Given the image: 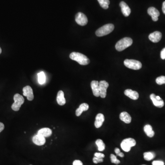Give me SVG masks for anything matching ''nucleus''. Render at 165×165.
<instances>
[{"label": "nucleus", "mask_w": 165, "mask_h": 165, "mask_svg": "<svg viewBox=\"0 0 165 165\" xmlns=\"http://www.w3.org/2000/svg\"><path fill=\"white\" fill-rule=\"evenodd\" d=\"M72 60L76 61L81 65H86L90 62L89 59L84 55L79 52H73L69 55Z\"/></svg>", "instance_id": "f257e3e1"}, {"label": "nucleus", "mask_w": 165, "mask_h": 165, "mask_svg": "<svg viewBox=\"0 0 165 165\" xmlns=\"http://www.w3.org/2000/svg\"><path fill=\"white\" fill-rule=\"evenodd\" d=\"M133 40L129 37H125L118 41L115 47L117 51H121L129 47L133 44Z\"/></svg>", "instance_id": "f03ea898"}, {"label": "nucleus", "mask_w": 165, "mask_h": 165, "mask_svg": "<svg viewBox=\"0 0 165 165\" xmlns=\"http://www.w3.org/2000/svg\"><path fill=\"white\" fill-rule=\"evenodd\" d=\"M114 25L111 24H107L98 29L95 32V34L98 37L104 36L109 34L114 30Z\"/></svg>", "instance_id": "7ed1b4c3"}, {"label": "nucleus", "mask_w": 165, "mask_h": 165, "mask_svg": "<svg viewBox=\"0 0 165 165\" xmlns=\"http://www.w3.org/2000/svg\"><path fill=\"white\" fill-rule=\"evenodd\" d=\"M136 145V142L134 139L131 138H125L121 143V147L125 152H129L132 147Z\"/></svg>", "instance_id": "20e7f679"}, {"label": "nucleus", "mask_w": 165, "mask_h": 165, "mask_svg": "<svg viewBox=\"0 0 165 165\" xmlns=\"http://www.w3.org/2000/svg\"><path fill=\"white\" fill-rule=\"evenodd\" d=\"M14 102L12 105V109L13 111H18L20 108L21 105L25 102V99L21 95L16 94L14 95Z\"/></svg>", "instance_id": "39448f33"}, {"label": "nucleus", "mask_w": 165, "mask_h": 165, "mask_svg": "<svg viewBox=\"0 0 165 165\" xmlns=\"http://www.w3.org/2000/svg\"><path fill=\"white\" fill-rule=\"evenodd\" d=\"M124 64L128 68L136 70L141 68L142 66L140 61L133 59H126L124 61Z\"/></svg>", "instance_id": "423d86ee"}, {"label": "nucleus", "mask_w": 165, "mask_h": 165, "mask_svg": "<svg viewBox=\"0 0 165 165\" xmlns=\"http://www.w3.org/2000/svg\"><path fill=\"white\" fill-rule=\"evenodd\" d=\"M109 86V84L107 81L102 80L99 82L100 95L102 98H105L107 96V91Z\"/></svg>", "instance_id": "0eeeda50"}, {"label": "nucleus", "mask_w": 165, "mask_h": 165, "mask_svg": "<svg viewBox=\"0 0 165 165\" xmlns=\"http://www.w3.org/2000/svg\"><path fill=\"white\" fill-rule=\"evenodd\" d=\"M75 21L78 25L81 26L86 25L88 22L86 16L80 12L76 15Z\"/></svg>", "instance_id": "6e6552de"}, {"label": "nucleus", "mask_w": 165, "mask_h": 165, "mask_svg": "<svg viewBox=\"0 0 165 165\" xmlns=\"http://www.w3.org/2000/svg\"><path fill=\"white\" fill-rule=\"evenodd\" d=\"M150 98L152 101L154 106L157 107L161 108L164 105V102L159 96H157L155 94H152L150 95Z\"/></svg>", "instance_id": "1a4fd4ad"}, {"label": "nucleus", "mask_w": 165, "mask_h": 165, "mask_svg": "<svg viewBox=\"0 0 165 165\" xmlns=\"http://www.w3.org/2000/svg\"><path fill=\"white\" fill-rule=\"evenodd\" d=\"M148 13L151 16L154 21L156 22L158 20V17L160 16V12L154 7H150L148 9Z\"/></svg>", "instance_id": "9d476101"}, {"label": "nucleus", "mask_w": 165, "mask_h": 165, "mask_svg": "<svg viewBox=\"0 0 165 165\" xmlns=\"http://www.w3.org/2000/svg\"><path fill=\"white\" fill-rule=\"evenodd\" d=\"M22 91H23V95L27 97L28 100L30 101L33 100L34 96L33 94V90L31 87L29 86H26L23 88Z\"/></svg>", "instance_id": "9b49d317"}, {"label": "nucleus", "mask_w": 165, "mask_h": 165, "mask_svg": "<svg viewBox=\"0 0 165 165\" xmlns=\"http://www.w3.org/2000/svg\"><path fill=\"white\" fill-rule=\"evenodd\" d=\"M161 38H162V34L159 31H155L150 34L149 36L150 40L154 43H157L160 41Z\"/></svg>", "instance_id": "f8f14e48"}, {"label": "nucleus", "mask_w": 165, "mask_h": 165, "mask_svg": "<svg viewBox=\"0 0 165 165\" xmlns=\"http://www.w3.org/2000/svg\"><path fill=\"white\" fill-rule=\"evenodd\" d=\"M33 143L39 146H41L46 143V139L44 137L36 134L32 138Z\"/></svg>", "instance_id": "ddd939ff"}, {"label": "nucleus", "mask_w": 165, "mask_h": 165, "mask_svg": "<svg viewBox=\"0 0 165 165\" xmlns=\"http://www.w3.org/2000/svg\"><path fill=\"white\" fill-rule=\"evenodd\" d=\"M91 87L93 91V95L96 97L100 96L99 90V82L95 80H93L91 83Z\"/></svg>", "instance_id": "4468645a"}, {"label": "nucleus", "mask_w": 165, "mask_h": 165, "mask_svg": "<svg viewBox=\"0 0 165 165\" xmlns=\"http://www.w3.org/2000/svg\"><path fill=\"white\" fill-rule=\"evenodd\" d=\"M120 6L121 8V11L125 17H128L131 13V9L128 5L124 1H121L120 3Z\"/></svg>", "instance_id": "2eb2a0df"}, {"label": "nucleus", "mask_w": 165, "mask_h": 165, "mask_svg": "<svg viewBox=\"0 0 165 165\" xmlns=\"http://www.w3.org/2000/svg\"><path fill=\"white\" fill-rule=\"evenodd\" d=\"M124 94L126 96L133 100H137L139 97V94L136 91H133L131 89H127L124 91Z\"/></svg>", "instance_id": "dca6fc26"}, {"label": "nucleus", "mask_w": 165, "mask_h": 165, "mask_svg": "<svg viewBox=\"0 0 165 165\" xmlns=\"http://www.w3.org/2000/svg\"><path fill=\"white\" fill-rule=\"evenodd\" d=\"M105 121L104 115L102 113H99L97 114L95 117V126L98 128L101 127Z\"/></svg>", "instance_id": "f3484780"}, {"label": "nucleus", "mask_w": 165, "mask_h": 165, "mask_svg": "<svg viewBox=\"0 0 165 165\" xmlns=\"http://www.w3.org/2000/svg\"><path fill=\"white\" fill-rule=\"evenodd\" d=\"M37 134L44 137H48L52 134V130L48 128H43L38 132Z\"/></svg>", "instance_id": "a211bd4d"}, {"label": "nucleus", "mask_w": 165, "mask_h": 165, "mask_svg": "<svg viewBox=\"0 0 165 165\" xmlns=\"http://www.w3.org/2000/svg\"><path fill=\"white\" fill-rule=\"evenodd\" d=\"M120 119L126 124H130L132 121L131 116L128 112H124L120 114Z\"/></svg>", "instance_id": "6ab92c4d"}, {"label": "nucleus", "mask_w": 165, "mask_h": 165, "mask_svg": "<svg viewBox=\"0 0 165 165\" xmlns=\"http://www.w3.org/2000/svg\"><path fill=\"white\" fill-rule=\"evenodd\" d=\"M88 108H89V105L88 104L85 103H82L79 105V107L77 109V110L76 111V116H80L83 112L87 111Z\"/></svg>", "instance_id": "aec40b11"}, {"label": "nucleus", "mask_w": 165, "mask_h": 165, "mask_svg": "<svg viewBox=\"0 0 165 165\" xmlns=\"http://www.w3.org/2000/svg\"><path fill=\"white\" fill-rule=\"evenodd\" d=\"M57 100L59 105H63L66 103V99L64 97V92L62 91H59L57 95Z\"/></svg>", "instance_id": "412c9836"}, {"label": "nucleus", "mask_w": 165, "mask_h": 165, "mask_svg": "<svg viewBox=\"0 0 165 165\" xmlns=\"http://www.w3.org/2000/svg\"><path fill=\"white\" fill-rule=\"evenodd\" d=\"M144 130L145 133H146L149 137L152 138L154 136V131L153 130L152 127H151L150 125H146L144 127Z\"/></svg>", "instance_id": "4be33fe9"}, {"label": "nucleus", "mask_w": 165, "mask_h": 165, "mask_svg": "<svg viewBox=\"0 0 165 165\" xmlns=\"http://www.w3.org/2000/svg\"><path fill=\"white\" fill-rule=\"evenodd\" d=\"M156 157V154L153 152H146L144 153V158L145 160L150 161Z\"/></svg>", "instance_id": "5701e85b"}, {"label": "nucleus", "mask_w": 165, "mask_h": 165, "mask_svg": "<svg viewBox=\"0 0 165 165\" xmlns=\"http://www.w3.org/2000/svg\"><path fill=\"white\" fill-rule=\"evenodd\" d=\"M95 144L97 145L98 150H99V151H103L105 149V145L104 142L100 139H98V140H96V141H95Z\"/></svg>", "instance_id": "b1692460"}, {"label": "nucleus", "mask_w": 165, "mask_h": 165, "mask_svg": "<svg viewBox=\"0 0 165 165\" xmlns=\"http://www.w3.org/2000/svg\"><path fill=\"white\" fill-rule=\"evenodd\" d=\"M100 6L104 9L108 8L109 5L110 4L109 0H97Z\"/></svg>", "instance_id": "393cba45"}, {"label": "nucleus", "mask_w": 165, "mask_h": 165, "mask_svg": "<svg viewBox=\"0 0 165 165\" xmlns=\"http://www.w3.org/2000/svg\"><path fill=\"white\" fill-rule=\"evenodd\" d=\"M38 82L39 84H44L46 81V76L43 72H41L38 74Z\"/></svg>", "instance_id": "a878e982"}, {"label": "nucleus", "mask_w": 165, "mask_h": 165, "mask_svg": "<svg viewBox=\"0 0 165 165\" xmlns=\"http://www.w3.org/2000/svg\"><path fill=\"white\" fill-rule=\"evenodd\" d=\"M156 83L159 85L165 84V76H161L156 79Z\"/></svg>", "instance_id": "bb28decb"}, {"label": "nucleus", "mask_w": 165, "mask_h": 165, "mask_svg": "<svg viewBox=\"0 0 165 165\" xmlns=\"http://www.w3.org/2000/svg\"><path fill=\"white\" fill-rule=\"evenodd\" d=\"M110 158H111L112 163H114V164H117V165L120 163V161L117 158L116 156H115L114 154H111V156H110Z\"/></svg>", "instance_id": "cd10ccee"}, {"label": "nucleus", "mask_w": 165, "mask_h": 165, "mask_svg": "<svg viewBox=\"0 0 165 165\" xmlns=\"http://www.w3.org/2000/svg\"><path fill=\"white\" fill-rule=\"evenodd\" d=\"M93 162L95 164H97L98 163H100L103 161V158H99L94 157L93 159Z\"/></svg>", "instance_id": "c85d7f7f"}, {"label": "nucleus", "mask_w": 165, "mask_h": 165, "mask_svg": "<svg viewBox=\"0 0 165 165\" xmlns=\"http://www.w3.org/2000/svg\"><path fill=\"white\" fill-rule=\"evenodd\" d=\"M152 165H164V162L161 161H154L152 163Z\"/></svg>", "instance_id": "c756f323"}, {"label": "nucleus", "mask_w": 165, "mask_h": 165, "mask_svg": "<svg viewBox=\"0 0 165 165\" xmlns=\"http://www.w3.org/2000/svg\"><path fill=\"white\" fill-rule=\"evenodd\" d=\"M95 157L99 158H103L105 157V154H104L100 153H95L94 154Z\"/></svg>", "instance_id": "7c9ffc66"}, {"label": "nucleus", "mask_w": 165, "mask_h": 165, "mask_svg": "<svg viewBox=\"0 0 165 165\" xmlns=\"http://www.w3.org/2000/svg\"><path fill=\"white\" fill-rule=\"evenodd\" d=\"M161 58L162 60L165 59V47L162 49L161 52Z\"/></svg>", "instance_id": "2f4dec72"}, {"label": "nucleus", "mask_w": 165, "mask_h": 165, "mask_svg": "<svg viewBox=\"0 0 165 165\" xmlns=\"http://www.w3.org/2000/svg\"><path fill=\"white\" fill-rule=\"evenodd\" d=\"M72 164L73 165H83L82 161L80 160H75Z\"/></svg>", "instance_id": "473e14b6"}, {"label": "nucleus", "mask_w": 165, "mask_h": 165, "mask_svg": "<svg viewBox=\"0 0 165 165\" xmlns=\"http://www.w3.org/2000/svg\"><path fill=\"white\" fill-rule=\"evenodd\" d=\"M4 125L3 123L0 122V133L4 129Z\"/></svg>", "instance_id": "72a5a7b5"}, {"label": "nucleus", "mask_w": 165, "mask_h": 165, "mask_svg": "<svg viewBox=\"0 0 165 165\" xmlns=\"http://www.w3.org/2000/svg\"><path fill=\"white\" fill-rule=\"evenodd\" d=\"M162 10L163 13L165 14V1H164L162 4Z\"/></svg>", "instance_id": "f704fd0d"}, {"label": "nucleus", "mask_w": 165, "mask_h": 165, "mask_svg": "<svg viewBox=\"0 0 165 165\" xmlns=\"http://www.w3.org/2000/svg\"><path fill=\"white\" fill-rule=\"evenodd\" d=\"M115 152L116 153V154L117 155L120 152H121L120 150L118 148H115Z\"/></svg>", "instance_id": "c9c22d12"}, {"label": "nucleus", "mask_w": 165, "mask_h": 165, "mask_svg": "<svg viewBox=\"0 0 165 165\" xmlns=\"http://www.w3.org/2000/svg\"><path fill=\"white\" fill-rule=\"evenodd\" d=\"M117 156H119V157H124V154L123 153L120 152L119 153L117 154Z\"/></svg>", "instance_id": "e433bc0d"}, {"label": "nucleus", "mask_w": 165, "mask_h": 165, "mask_svg": "<svg viewBox=\"0 0 165 165\" xmlns=\"http://www.w3.org/2000/svg\"><path fill=\"white\" fill-rule=\"evenodd\" d=\"M1 51H1V47H0V54H1Z\"/></svg>", "instance_id": "4c0bfd02"}, {"label": "nucleus", "mask_w": 165, "mask_h": 165, "mask_svg": "<svg viewBox=\"0 0 165 165\" xmlns=\"http://www.w3.org/2000/svg\"></svg>", "instance_id": "58836bf2"}, {"label": "nucleus", "mask_w": 165, "mask_h": 165, "mask_svg": "<svg viewBox=\"0 0 165 165\" xmlns=\"http://www.w3.org/2000/svg\"></svg>", "instance_id": "ea45409f"}]
</instances>
